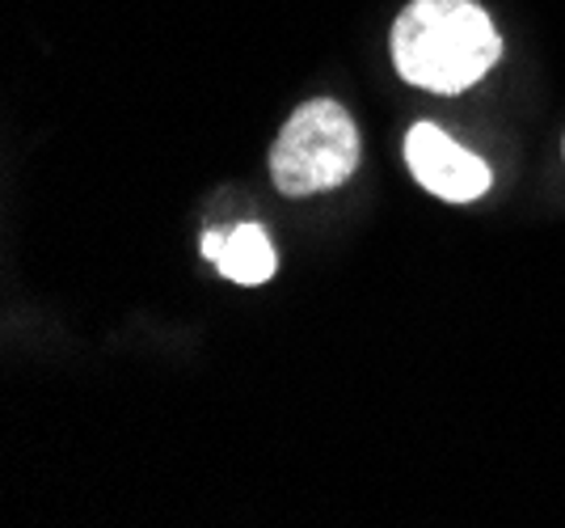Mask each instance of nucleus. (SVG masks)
Wrapping results in <instances>:
<instances>
[{"instance_id":"39448f33","label":"nucleus","mask_w":565,"mask_h":528,"mask_svg":"<svg viewBox=\"0 0 565 528\" xmlns=\"http://www.w3.org/2000/svg\"><path fill=\"white\" fill-rule=\"evenodd\" d=\"M562 152H565V140H562Z\"/></svg>"},{"instance_id":"f257e3e1","label":"nucleus","mask_w":565,"mask_h":528,"mask_svg":"<svg viewBox=\"0 0 565 528\" xmlns=\"http://www.w3.org/2000/svg\"><path fill=\"white\" fill-rule=\"evenodd\" d=\"M502 55L490 13L472 0H414L393 22L397 73L430 94H465Z\"/></svg>"},{"instance_id":"20e7f679","label":"nucleus","mask_w":565,"mask_h":528,"mask_svg":"<svg viewBox=\"0 0 565 528\" xmlns=\"http://www.w3.org/2000/svg\"><path fill=\"white\" fill-rule=\"evenodd\" d=\"M203 258H212L220 266V275L241 284V288H258L279 266L275 245H270L262 224H241L233 233H207L203 237Z\"/></svg>"},{"instance_id":"7ed1b4c3","label":"nucleus","mask_w":565,"mask_h":528,"mask_svg":"<svg viewBox=\"0 0 565 528\" xmlns=\"http://www.w3.org/2000/svg\"><path fill=\"white\" fill-rule=\"evenodd\" d=\"M405 161L418 187L448 203H472L490 191V166L444 136L435 123H414L405 136Z\"/></svg>"},{"instance_id":"f03ea898","label":"nucleus","mask_w":565,"mask_h":528,"mask_svg":"<svg viewBox=\"0 0 565 528\" xmlns=\"http://www.w3.org/2000/svg\"><path fill=\"white\" fill-rule=\"evenodd\" d=\"M359 157L363 145L354 119L338 102L317 97L282 123L279 140L270 148V178L282 194L305 199L342 187L359 169Z\"/></svg>"}]
</instances>
